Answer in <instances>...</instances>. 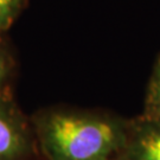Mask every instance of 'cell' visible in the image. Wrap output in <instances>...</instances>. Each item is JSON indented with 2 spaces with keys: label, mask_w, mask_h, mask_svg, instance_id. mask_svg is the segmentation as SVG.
I'll return each instance as SVG.
<instances>
[{
  "label": "cell",
  "mask_w": 160,
  "mask_h": 160,
  "mask_svg": "<svg viewBox=\"0 0 160 160\" xmlns=\"http://www.w3.org/2000/svg\"><path fill=\"white\" fill-rule=\"evenodd\" d=\"M128 120L104 110L50 107L31 118L38 151L48 160H115Z\"/></svg>",
  "instance_id": "6da1fadb"
},
{
  "label": "cell",
  "mask_w": 160,
  "mask_h": 160,
  "mask_svg": "<svg viewBox=\"0 0 160 160\" xmlns=\"http://www.w3.org/2000/svg\"><path fill=\"white\" fill-rule=\"evenodd\" d=\"M38 152L31 118L12 92H0V160H31Z\"/></svg>",
  "instance_id": "7a4b0ae2"
},
{
  "label": "cell",
  "mask_w": 160,
  "mask_h": 160,
  "mask_svg": "<svg viewBox=\"0 0 160 160\" xmlns=\"http://www.w3.org/2000/svg\"><path fill=\"white\" fill-rule=\"evenodd\" d=\"M115 160H160V118L140 114L128 120L123 145Z\"/></svg>",
  "instance_id": "3957f363"
},
{
  "label": "cell",
  "mask_w": 160,
  "mask_h": 160,
  "mask_svg": "<svg viewBox=\"0 0 160 160\" xmlns=\"http://www.w3.org/2000/svg\"><path fill=\"white\" fill-rule=\"evenodd\" d=\"M17 74V63L4 33H0V92H12Z\"/></svg>",
  "instance_id": "277c9868"
},
{
  "label": "cell",
  "mask_w": 160,
  "mask_h": 160,
  "mask_svg": "<svg viewBox=\"0 0 160 160\" xmlns=\"http://www.w3.org/2000/svg\"><path fill=\"white\" fill-rule=\"evenodd\" d=\"M141 114L160 118V55L153 65L152 74L149 76L148 83L146 87L143 109Z\"/></svg>",
  "instance_id": "5b68a950"
},
{
  "label": "cell",
  "mask_w": 160,
  "mask_h": 160,
  "mask_svg": "<svg viewBox=\"0 0 160 160\" xmlns=\"http://www.w3.org/2000/svg\"><path fill=\"white\" fill-rule=\"evenodd\" d=\"M29 0H0V33H5L23 12Z\"/></svg>",
  "instance_id": "8992f818"
}]
</instances>
